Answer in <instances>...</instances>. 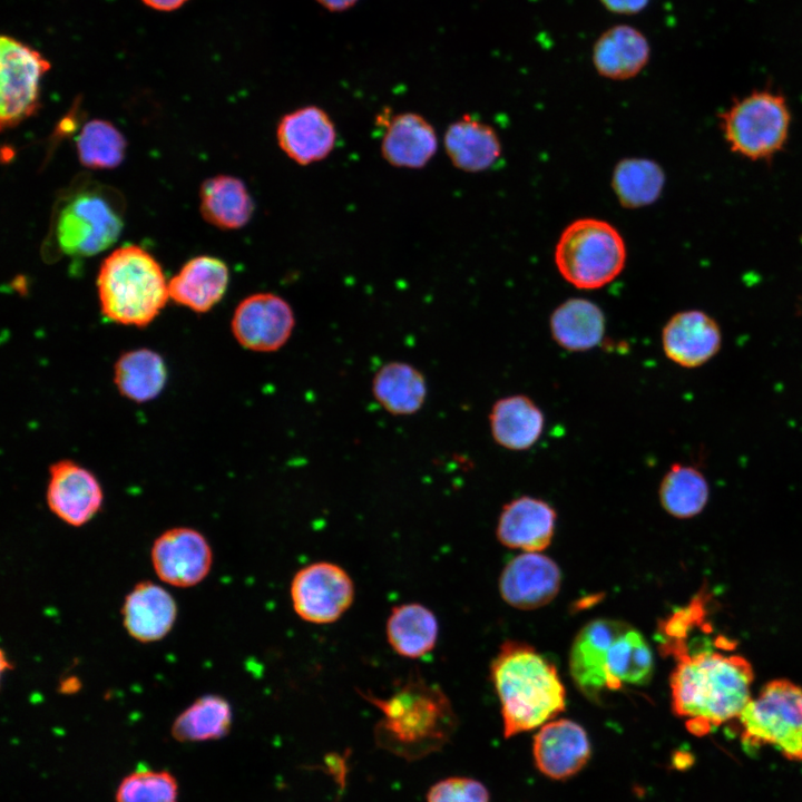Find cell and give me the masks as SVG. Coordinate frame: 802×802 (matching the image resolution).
Segmentation results:
<instances>
[{
	"instance_id": "8992f818",
	"label": "cell",
	"mask_w": 802,
	"mask_h": 802,
	"mask_svg": "<svg viewBox=\"0 0 802 802\" xmlns=\"http://www.w3.org/2000/svg\"><path fill=\"white\" fill-rule=\"evenodd\" d=\"M101 313L111 322L144 327L169 299L168 282L151 254L138 245H124L101 263L97 276Z\"/></svg>"
},
{
	"instance_id": "74e56055",
	"label": "cell",
	"mask_w": 802,
	"mask_h": 802,
	"mask_svg": "<svg viewBox=\"0 0 802 802\" xmlns=\"http://www.w3.org/2000/svg\"><path fill=\"white\" fill-rule=\"evenodd\" d=\"M147 7L158 11H173L180 8L188 0H141Z\"/></svg>"
},
{
	"instance_id": "603a6c76",
	"label": "cell",
	"mask_w": 802,
	"mask_h": 802,
	"mask_svg": "<svg viewBox=\"0 0 802 802\" xmlns=\"http://www.w3.org/2000/svg\"><path fill=\"white\" fill-rule=\"evenodd\" d=\"M437 148L436 130L423 116L402 113L387 123L381 154L391 166L422 168L434 156Z\"/></svg>"
},
{
	"instance_id": "1f68e13d",
	"label": "cell",
	"mask_w": 802,
	"mask_h": 802,
	"mask_svg": "<svg viewBox=\"0 0 802 802\" xmlns=\"http://www.w3.org/2000/svg\"><path fill=\"white\" fill-rule=\"evenodd\" d=\"M710 488L696 467L674 463L663 476L658 496L663 509L679 519L698 515L707 503Z\"/></svg>"
},
{
	"instance_id": "8d00e7d4",
	"label": "cell",
	"mask_w": 802,
	"mask_h": 802,
	"mask_svg": "<svg viewBox=\"0 0 802 802\" xmlns=\"http://www.w3.org/2000/svg\"><path fill=\"white\" fill-rule=\"evenodd\" d=\"M610 12L618 14H635L644 10L651 0H599Z\"/></svg>"
},
{
	"instance_id": "4fadbf2b",
	"label": "cell",
	"mask_w": 802,
	"mask_h": 802,
	"mask_svg": "<svg viewBox=\"0 0 802 802\" xmlns=\"http://www.w3.org/2000/svg\"><path fill=\"white\" fill-rule=\"evenodd\" d=\"M151 565L157 577L175 587L199 584L211 571L213 552L197 530L175 527L159 535L151 547Z\"/></svg>"
},
{
	"instance_id": "f35d334b",
	"label": "cell",
	"mask_w": 802,
	"mask_h": 802,
	"mask_svg": "<svg viewBox=\"0 0 802 802\" xmlns=\"http://www.w3.org/2000/svg\"><path fill=\"white\" fill-rule=\"evenodd\" d=\"M323 8L330 11H343L353 7L358 0H316Z\"/></svg>"
},
{
	"instance_id": "ac0fdd59",
	"label": "cell",
	"mask_w": 802,
	"mask_h": 802,
	"mask_svg": "<svg viewBox=\"0 0 802 802\" xmlns=\"http://www.w3.org/2000/svg\"><path fill=\"white\" fill-rule=\"evenodd\" d=\"M276 140L282 151L299 165L326 158L336 144V129L329 114L317 106H304L281 117Z\"/></svg>"
},
{
	"instance_id": "8fae6325",
	"label": "cell",
	"mask_w": 802,
	"mask_h": 802,
	"mask_svg": "<svg viewBox=\"0 0 802 802\" xmlns=\"http://www.w3.org/2000/svg\"><path fill=\"white\" fill-rule=\"evenodd\" d=\"M355 588L351 576L330 561L309 564L296 571L290 596L295 614L311 624H331L351 607Z\"/></svg>"
},
{
	"instance_id": "52a82bcc",
	"label": "cell",
	"mask_w": 802,
	"mask_h": 802,
	"mask_svg": "<svg viewBox=\"0 0 802 802\" xmlns=\"http://www.w3.org/2000/svg\"><path fill=\"white\" fill-rule=\"evenodd\" d=\"M626 245L619 232L598 218H579L561 233L555 248L560 275L580 290H595L614 281L624 270Z\"/></svg>"
},
{
	"instance_id": "5b68a950",
	"label": "cell",
	"mask_w": 802,
	"mask_h": 802,
	"mask_svg": "<svg viewBox=\"0 0 802 802\" xmlns=\"http://www.w3.org/2000/svg\"><path fill=\"white\" fill-rule=\"evenodd\" d=\"M125 202L118 190L80 179L57 199L48 236L47 257H87L110 247L124 227Z\"/></svg>"
},
{
	"instance_id": "e0dca14e",
	"label": "cell",
	"mask_w": 802,
	"mask_h": 802,
	"mask_svg": "<svg viewBox=\"0 0 802 802\" xmlns=\"http://www.w3.org/2000/svg\"><path fill=\"white\" fill-rule=\"evenodd\" d=\"M663 351L673 363L698 368L713 359L722 345L718 323L700 310L681 311L672 315L662 329Z\"/></svg>"
},
{
	"instance_id": "d590c367",
	"label": "cell",
	"mask_w": 802,
	"mask_h": 802,
	"mask_svg": "<svg viewBox=\"0 0 802 802\" xmlns=\"http://www.w3.org/2000/svg\"><path fill=\"white\" fill-rule=\"evenodd\" d=\"M427 802H490V793L476 779L449 776L431 785Z\"/></svg>"
},
{
	"instance_id": "d6a6232c",
	"label": "cell",
	"mask_w": 802,
	"mask_h": 802,
	"mask_svg": "<svg viewBox=\"0 0 802 802\" xmlns=\"http://www.w3.org/2000/svg\"><path fill=\"white\" fill-rule=\"evenodd\" d=\"M665 174L654 160L625 158L614 168L612 186L622 206L639 208L653 204L661 195Z\"/></svg>"
},
{
	"instance_id": "d4e9b609",
	"label": "cell",
	"mask_w": 802,
	"mask_h": 802,
	"mask_svg": "<svg viewBox=\"0 0 802 802\" xmlns=\"http://www.w3.org/2000/svg\"><path fill=\"white\" fill-rule=\"evenodd\" d=\"M444 148L453 166L469 173L490 168L501 155L496 130L469 115L449 125Z\"/></svg>"
},
{
	"instance_id": "2e32d148",
	"label": "cell",
	"mask_w": 802,
	"mask_h": 802,
	"mask_svg": "<svg viewBox=\"0 0 802 802\" xmlns=\"http://www.w3.org/2000/svg\"><path fill=\"white\" fill-rule=\"evenodd\" d=\"M591 756L586 730L568 718L551 720L540 726L532 741L536 767L555 781H566L578 774Z\"/></svg>"
},
{
	"instance_id": "ba28073f",
	"label": "cell",
	"mask_w": 802,
	"mask_h": 802,
	"mask_svg": "<svg viewBox=\"0 0 802 802\" xmlns=\"http://www.w3.org/2000/svg\"><path fill=\"white\" fill-rule=\"evenodd\" d=\"M747 749L770 745L790 761H802V688L774 679L751 698L739 716Z\"/></svg>"
},
{
	"instance_id": "7c38bea8",
	"label": "cell",
	"mask_w": 802,
	"mask_h": 802,
	"mask_svg": "<svg viewBox=\"0 0 802 802\" xmlns=\"http://www.w3.org/2000/svg\"><path fill=\"white\" fill-rule=\"evenodd\" d=\"M295 326L293 309L282 296L255 293L236 306L231 329L235 340L246 350L270 353L290 340Z\"/></svg>"
},
{
	"instance_id": "7402d4cb",
	"label": "cell",
	"mask_w": 802,
	"mask_h": 802,
	"mask_svg": "<svg viewBox=\"0 0 802 802\" xmlns=\"http://www.w3.org/2000/svg\"><path fill=\"white\" fill-rule=\"evenodd\" d=\"M649 57L651 46L646 36L629 25H616L605 30L595 41L591 53L596 71L612 80L637 76Z\"/></svg>"
},
{
	"instance_id": "f546056e",
	"label": "cell",
	"mask_w": 802,
	"mask_h": 802,
	"mask_svg": "<svg viewBox=\"0 0 802 802\" xmlns=\"http://www.w3.org/2000/svg\"><path fill=\"white\" fill-rule=\"evenodd\" d=\"M166 380L164 359L147 348L123 353L114 366V383L118 392L134 402L154 400L163 391Z\"/></svg>"
},
{
	"instance_id": "ffe728a7",
	"label": "cell",
	"mask_w": 802,
	"mask_h": 802,
	"mask_svg": "<svg viewBox=\"0 0 802 802\" xmlns=\"http://www.w3.org/2000/svg\"><path fill=\"white\" fill-rule=\"evenodd\" d=\"M121 616L129 636L140 643H151L163 639L172 630L177 605L168 590L144 580L125 597Z\"/></svg>"
},
{
	"instance_id": "4316f807",
	"label": "cell",
	"mask_w": 802,
	"mask_h": 802,
	"mask_svg": "<svg viewBox=\"0 0 802 802\" xmlns=\"http://www.w3.org/2000/svg\"><path fill=\"white\" fill-rule=\"evenodd\" d=\"M200 214L221 229H238L253 216L254 202L242 179L229 175L211 177L200 186Z\"/></svg>"
},
{
	"instance_id": "9c48e42d",
	"label": "cell",
	"mask_w": 802,
	"mask_h": 802,
	"mask_svg": "<svg viewBox=\"0 0 802 802\" xmlns=\"http://www.w3.org/2000/svg\"><path fill=\"white\" fill-rule=\"evenodd\" d=\"M785 98L769 90L753 91L721 116L725 140L739 155L767 159L784 146L790 127Z\"/></svg>"
},
{
	"instance_id": "ab89813d",
	"label": "cell",
	"mask_w": 802,
	"mask_h": 802,
	"mask_svg": "<svg viewBox=\"0 0 802 802\" xmlns=\"http://www.w3.org/2000/svg\"><path fill=\"white\" fill-rule=\"evenodd\" d=\"M80 687L81 683L76 676H68L61 679L59 684V692L66 695L75 694L80 689Z\"/></svg>"
},
{
	"instance_id": "30bf717a",
	"label": "cell",
	"mask_w": 802,
	"mask_h": 802,
	"mask_svg": "<svg viewBox=\"0 0 802 802\" xmlns=\"http://www.w3.org/2000/svg\"><path fill=\"white\" fill-rule=\"evenodd\" d=\"M51 65L38 50L10 36L0 40V125L16 127L40 106V81Z\"/></svg>"
},
{
	"instance_id": "e575fe53",
	"label": "cell",
	"mask_w": 802,
	"mask_h": 802,
	"mask_svg": "<svg viewBox=\"0 0 802 802\" xmlns=\"http://www.w3.org/2000/svg\"><path fill=\"white\" fill-rule=\"evenodd\" d=\"M116 802H177L178 782L167 770L138 769L119 782Z\"/></svg>"
},
{
	"instance_id": "3957f363",
	"label": "cell",
	"mask_w": 802,
	"mask_h": 802,
	"mask_svg": "<svg viewBox=\"0 0 802 802\" xmlns=\"http://www.w3.org/2000/svg\"><path fill=\"white\" fill-rule=\"evenodd\" d=\"M653 672L654 657L646 638L623 620H590L580 628L570 647L573 682L596 704H604L606 695L625 687L647 685Z\"/></svg>"
},
{
	"instance_id": "5bb4252c",
	"label": "cell",
	"mask_w": 802,
	"mask_h": 802,
	"mask_svg": "<svg viewBox=\"0 0 802 802\" xmlns=\"http://www.w3.org/2000/svg\"><path fill=\"white\" fill-rule=\"evenodd\" d=\"M561 570L546 555L522 551L510 559L499 577L501 598L511 607L534 610L548 605L561 587Z\"/></svg>"
},
{
	"instance_id": "7a4b0ae2",
	"label": "cell",
	"mask_w": 802,
	"mask_h": 802,
	"mask_svg": "<svg viewBox=\"0 0 802 802\" xmlns=\"http://www.w3.org/2000/svg\"><path fill=\"white\" fill-rule=\"evenodd\" d=\"M358 693L381 712L373 731L376 746L408 762L439 752L457 731L458 717L449 697L418 671L387 698Z\"/></svg>"
},
{
	"instance_id": "4dcf8cb0",
	"label": "cell",
	"mask_w": 802,
	"mask_h": 802,
	"mask_svg": "<svg viewBox=\"0 0 802 802\" xmlns=\"http://www.w3.org/2000/svg\"><path fill=\"white\" fill-rule=\"evenodd\" d=\"M231 704L223 696L207 694L195 700L174 720L170 733L180 743L215 741L232 727Z\"/></svg>"
},
{
	"instance_id": "f1b7e54d",
	"label": "cell",
	"mask_w": 802,
	"mask_h": 802,
	"mask_svg": "<svg viewBox=\"0 0 802 802\" xmlns=\"http://www.w3.org/2000/svg\"><path fill=\"white\" fill-rule=\"evenodd\" d=\"M372 393L390 414L411 415L424 404L428 388L424 375L415 366L393 361L382 365L374 374Z\"/></svg>"
},
{
	"instance_id": "484cf974",
	"label": "cell",
	"mask_w": 802,
	"mask_h": 802,
	"mask_svg": "<svg viewBox=\"0 0 802 802\" xmlns=\"http://www.w3.org/2000/svg\"><path fill=\"white\" fill-rule=\"evenodd\" d=\"M552 340L570 352H584L597 346L605 335L606 317L593 301L573 297L560 303L550 314Z\"/></svg>"
},
{
	"instance_id": "83f0119b",
	"label": "cell",
	"mask_w": 802,
	"mask_h": 802,
	"mask_svg": "<svg viewBox=\"0 0 802 802\" xmlns=\"http://www.w3.org/2000/svg\"><path fill=\"white\" fill-rule=\"evenodd\" d=\"M387 639L391 648L405 658H420L430 653L438 640L436 615L419 603L394 606L387 619Z\"/></svg>"
},
{
	"instance_id": "836d02e7",
	"label": "cell",
	"mask_w": 802,
	"mask_h": 802,
	"mask_svg": "<svg viewBox=\"0 0 802 802\" xmlns=\"http://www.w3.org/2000/svg\"><path fill=\"white\" fill-rule=\"evenodd\" d=\"M80 163L91 169H113L124 159L126 139L109 121L92 119L76 138Z\"/></svg>"
},
{
	"instance_id": "6da1fadb",
	"label": "cell",
	"mask_w": 802,
	"mask_h": 802,
	"mask_svg": "<svg viewBox=\"0 0 802 802\" xmlns=\"http://www.w3.org/2000/svg\"><path fill=\"white\" fill-rule=\"evenodd\" d=\"M673 655L677 663L669 681L672 708L691 733L704 735L740 716L751 700L753 682L745 658L713 651Z\"/></svg>"
},
{
	"instance_id": "cb8c5ba5",
	"label": "cell",
	"mask_w": 802,
	"mask_h": 802,
	"mask_svg": "<svg viewBox=\"0 0 802 802\" xmlns=\"http://www.w3.org/2000/svg\"><path fill=\"white\" fill-rule=\"evenodd\" d=\"M489 424L497 444L511 451H524L540 439L545 415L529 397L512 394L500 398L492 404Z\"/></svg>"
},
{
	"instance_id": "277c9868",
	"label": "cell",
	"mask_w": 802,
	"mask_h": 802,
	"mask_svg": "<svg viewBox=\"0 0 802 802\" xmlns=\"http://www.w3.org/2000/svg\"><path fill=\"white\" fill-rule=\"evenodd\" d=\"M490 677L507 739L540 727L565 711L566 689L556 666L526 643L505 642L491 662Z\"/></svg>"
},
{
	"instance_id": "44dd1931",
	"label": "cell",
	"mask_w": 802,
	"mask_h": 802,
	"mask_svg": "<svg viewBox=\"0 0 802 802\" xmlns=\"http://www.w3.org/2000/svg\"><path fill=\"white\" fill-rule=\"evenodd\" d=\"M228 280L224 261L208 255L196 256L168 282L169 299L196 313H206L223 299Z\"/></svg>"
},
{
	"instance_id": "9a60e30c",
	"label": "cell",
	"mask_w": 802,
	"mask_h": 802,
	"mask_svg": "<svg viewBox=\"0 0 802 802\" xmlns=\"http://www.w3.org/2000/svg\"><path fill=\"white\" fill-rule=\"evenodd\" d=\"M104 495L95 475L72 460L49 467L46 500L50 511L69 526L80 527L99 511Z\"/></svg>"
},
{
	"instance_id": "d6986e66",
	"label": "cell",
	"mask_w": 802,
	"mask_h": 802,
	"mask_svg": "<svg viewBox=\"0 0 802 802\" xmlns=\"http://www.w3.org/2000/svg\"><path fill=\"white\" fill-rule=\"evenodd\" d=\"M556 521L557 514L547 501L521 496L502 507L496 535L508 548L539 552L550 545Z\"/></svg>"
}]
</instances>
